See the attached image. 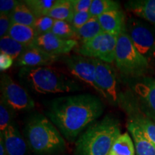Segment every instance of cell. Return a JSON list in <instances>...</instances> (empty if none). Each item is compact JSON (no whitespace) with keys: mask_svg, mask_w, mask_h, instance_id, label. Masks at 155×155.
Here are the masks:
<instances>
[{"mask_svg":"<svg viewBox=\"0 0 155 155\" xmlns=\"http://www.w3.org/2000/svg\"><path fill=\"white\" fill-rule=\"evenodd\" d=\"M104 110L98 97L85 94L55 98L46 114L61 134L72 142L102 115Z\"/></svg>","mask_w":155,"mask_h":155,"instance_id":"cell-1","label":"cell"},{"mask_svg":"<svg viewBox=\"0 0 155 155\" xmlns=\"http://www.w3.org/2000/svg\"><path fill=\"white\" fill-rule=\"evenodd\" d=\"M121 135L117 119L106 116L87 128L75 143L76 155H108L113 144Z\"/></svg>","mask_w":155,"mask_h":155,"instance_id":"cell-2","label":"cell"},{"mask_svg":"<svg viewBox=\"0 0 155 155\" xmlns=\"http://www.w3.org/2000/svg\"><path fill=\"white\" fill-rule=\"evenodd\" d=\"M24 135L28 147L37 155H54L65 148L61 131L49 119L42 115L29 119Z\"/></svg>","mask_w":155,"mask_h":155,"instance_id":"cell-3","label":"cell"},{"mask_svg":"<svg viewBox=\"0 0 155 155\" xmlns=\"http://www.w3.org/2000/svg\"><path fill=\"white\" fill-rule=\"evenodd\" d=\"M19 77L33 91L41 94L75 92L80 88L73 80L50 66L22 68Z\"/></svg>","mask_w":155,"mask_h":155,"instance_id":"cell-4","label":"cell"},{"mask_svg":"<svg viewBox=\"0 0 155 155\" xmlns=\"http://www.w3.org/2000/svg\"><path fill=\"white\" fill-rule=\"evenodd\" d=\"M114 63L120 74L126 79L145 77L149 71L148 59L133 45L126 28L118 36Z\"/></svg>","mask_w":155,"mask_h":155,"instance_id":"cell-5","label":"cell"},{"mask_svg":"<svg viewBox=\"0 0 155 155\" xmlns=\"http://www.w3.org/2000/svg\"><path fill=\"white\" fill-rule=\"evenodd\" d=\"M1 101L14 111H25L34 108L35 102L24 88L5 73L1 75Z\"/></svg>","mask_w":155,"mask_h":155,"instance_id":"cell-6","label":"cell"},{"mask_svg":"<svg viewBox=\"0 0 155 155\" xmlns=\"http://www.w3.org/2000/svg\"><path fill=\"white\" fill-rule=\"evenodd\" d=\"M96 65L95 81L99 94L110 104L116 105L119 101L118 81L116 71L110 64L94 59Z\"/></svg>","mask_w":155,"mask_h":155,"instance_id":"cell-7","label":"cell"},{"mask_svg":"<svg viewBox=\"0 0 155 155\" xmlns=\"http://www.w3.org/2000/svg\"><path fill=\"white\" fill-rule=\"evenodd\" d=\"M131 81L132 99L140 111L155 122V80L142 77Z\"/></svg>","mask_w":155,"mask_h":155,"instance_id":"cell-8","label":"cell"},{"mask_svg":"<svg viewBox=\"0 0 155 155\" xmlns=\"http://www.w3.org/2000/svg\"><path fill=\"white\" fill-rule=\"evenodd\" d=\"M126 30L136 49L148 59L155 50V38L152 32L146 25L134 18H130L126 23Z\"/></svg>","mask_w":155,"mask_h":155,"instance_id":"cell-9","label":"cell"},{"mask_svg":"<svg viewBox=\"0 0 155 155\" xmlns=\"http://www.w3.org/2000/svg\"><path fill=\"white\" fill-rule=\"evenodd\" d=\"M64 61L71 74L82 82L86 83L99 94L95 81L96 65L94 58L73 55L65 58Z\"/></svg>","mask_w":155,"mask_h":155,"instance_id":"cell-10","label":"cell"},{"mask_svg":"<svg viewBox=\"0 0 155 155\" xmlns=\"http://www.w3.org/2000/svg\"><path fill=\"white\" fill-rule=\"evenodd\" d=\"M75 40H63L52 32L37 37L30 47L38 48L49 55L57 56L65 55L78 46Z\"/></svg>","mask_w":155,"mask_h":155,"instance_id":"cell-11","label":"cell"},{"mask_svg":"<svg viewBox=\"0 0 155 155\" xmlns=\"http://www.w3.org/2000/svg\"><path fill=\"white\" fill-rule=\"evenodd\" d=\"M123 106L129 115L130 121L140 127L145 137L155 145V122L140 111L132 98H122Z\"/></svg>","mask_w":155,"mask_h":155,"instance_id":"cell-12","label":"cell"},{"mask_svg":"<svg viewBox=\"0 0 155 155\" xmlns=\"http://www.w3.org/2000/svg\"><path fill=\"white\" fill-rule=\"evenodd\" d=\"M58 57L45 53L33 47H28L17 59V65L22 68L49 66L57 61Z\"/></svg>","mask_w":155,"mask_h":155,"instance_id":"cell-13","label":"cell"},{"mask_svg":"<svg viewBox=\"0 0 155 155\" xmlns=\"http://www.w3.org/2000/svg\"><path fill=\"white\" fill-rule=\"evenodd\" d=\"M2 133L8 155H27L28 144L15 124H12Z\"/></svg>","mask_w":155,"mask_h":155,"instance_id":"cell-14","label":"cell"},{"mask_svg":"<svg viewBox=\"0 0 155 155\" xmlns=\"http://www.w3.org/2000/svg\"><path fill=\"white\" fill-rule=\"evenodd\" d=\"M97 18L106 33L119 35L126 28L125 15L121 9L108 12Z\"/></svg>","mask_w":155,"mask_h":155,"instance_id":"cell-15","label":"cell"},{"mask_svg":"<svg viewBox=\"0 0 155 155\" xmlns=\"http://www.w3.org/2000/svg\"><path fill=\"white\" fill-rule=\"evenodd\" d=\"M127 129L132 137L136 155H155V145L145 137L137 124L129 121Z\"/></svg>","mask_w":155,"mask_h":155,"instance_id":"cell-16","label":"cell"},{"mask_svg":"<svg viewBox=\"0 0 155 155\" xmlns=\"http://www.w3.org/2000/svg\"><path fill=\"white\" fill-rule=\"evenodd\" d=\"M125 7L136 16L144 19L155 26V0L129 1Z\"/></svg>","mask_w":155,"mask_h":155,"instance_id":"cell-17","label":"cell"},{"mask_svg":"<svg viewBox=\"0 0 155 155\" xmlns=\"http://www.w3.org/2000/svg\"><path fill=\"white\" fill-rule=\"evenodd\" d=\"M7 35L27 48L30 47L37 38L35 31L32 27L14 23L12 24Z\"/></svg>","mask_w":155,"mask_h":155,"instance_id":"cell-18","label":"cell"},{"mask_svg":"<svg viewBox=\"0 0 155 155\" xmlns=\"http://www.w3.org/2000/svg\"><path fill=\"white\" fill-rule=\"evenodd\" d=\"M118 36L119 35L104 32L98 60L108 64L114 63L115 61Z\"/></svg>","mask_w":155,"mask_h":155,"instance_id":"cell-19","label":"cell"},{"mask_svg":"<svg viewBox=\"0 0 155 155\" xmlns=\"http://www.w3.org/2000/svg\"><path fill=\"white\" fill-rule=\"evenodd\" d=\"M74 13L72 0H57L47 16L55 20L66 21L71 23Z\"/></svg>","mask_w":155,"mask_h":155,"instance_id":"cell-20","label":"cell"},{"mask_svg":"<svg viewBox=\"0 0 155 155\" xmlns=\"http://www.w3.org/2000/svg\"><path fill=\"white\" fill-rule=\"evenodd\" d=\"M104 32L98 18L91 17L88 22L83 25L81 28L75 30L76 40H80L81 43H83Z\"/></svg>","mask_w":155,"mask_h":155,"instance_id":"cell-21","label":"cell"},{"mask_svg":"<svg viewBox=\"0 0 155 155\" xmlns=\"http://www.w3.org/2000/svg\"><path fill=\"white\" fill-rule=\"evenodd\" d=\"M12 22L14 24L33 27L37 17L24 2H19L11 14Z\"/></svg>","mask_w":155,"mask_h":155,"instance_id":"cell-22","label":"cell"},{"mask_svg":"<svg viewBox=\"0 0 155 155\" xmlns=\"http://www.w3.org/2000/svg\"><path fill=\"white\" fill-rule=\"evenodd\" d=\"M108 155H135L133 139L129 134L125 132L118 137Z\"/></svg>","mask_w":155,"mask_h":155,"instance_id":"cell-23","label":"cell"},{"mask_svg":"<svg viewBox=\"0 0 155 155\" xmlns=\"http://www.w3.org/2000/svg\"><path fill=\"white\" fill-rule=\"evenodd\" d=\"M27 49L23 45L15 41L9 35H6L0 39V51L1 53H5L13 58L17 59L22 55L23 52Z\"/></svg>","mask_w":155,"mask_h":155,"instance_id":"cell-24","label":"cell"},{"mask_svg":"<svg viewBox=\"0 0 155 155\" xmlns=\"http://www.w3.org/2000/svg\"><path fill=\"white\" fill-rule=\"evenodd\" d=\"M120 4L112 0H92L89 12L92 17H98L108 12L120 9Z\"/></svg>","mask_w":155,"mask_h":155,"instance_id":"cell-25","label":"cell"},{"mask_svg":"<svg viewBox=\"0 0 155 155\" xmlns=\"http://www.w3.org/2000/svg\"><path fill=\"white\" fill-rule=\"evenodd\" d=\"M57 0H26L24 1L34 15L38 17L47 16L48 13L55 5Z\"/></svg>","mask_w":155,"mask_h":155,"instance_id":"cell-26","label":"cell"},{"mask_svg":"<svg viewBox=\"0 0 155 155\" xmlns=\"http://www.w3.org/2000/svg\"><path fill=\"white\" fill-rule=\"evenodd\" d=\"M51 32L63 40H76L75 30L71 23L66 21L55 20Z\"/></svg>","mask_w":155,"mask_h":155,"instance_id":"cell-27","label":"cell"},{"mask_svg":"<svg viewBox=\"0 0 155 155\" xmlns=\"http://www.w3.org/2000/svg\"><path fill=\"white\" fill-rule=\"evenodd\" d=\"M55 22V19L48 16L37 18L36 22L33 25V27H32L35 31L37 37L51 32Z\"/></svg>","mask_w":155,"mask_h":155,"instance_id":"cell-28","label":"cell"},{"mask_svg":"<svg viewBox=\"0 0 155 155\" xmlns=\"http://www.w3.org/2000/svg\"><path fill=\"white\" fill-rule=\"evenodd\" d=\"M14 110L9 108L2 101L0 102V132L4 131L12 124V119L13 117Z\"/></svg>","mask_w":155,"mask_h":155,"instance_id":"cell-29","label":"cell"},{"mask_svg":"<svg viewBox=\"0 0 155 155\" xmlns=\"http://www.w3.org/2000/svg\"><path fill=\"white\" fill-rule=\"evenodd\" d=\"M91 17L89 11L78 12H75L73 15L71 24L75 30H77L81 28L86 22H88Z\"/></svg>","mask_w":155,"mask_h":155,"instance_id":"cell-30","label":"cell"},{"mask_svg":"<svg viewBox=\"0 0 155 155\" xmlns=\"http://www.w3.org/2000/svg\"><path fill=\"white\" fill-rule=\"evenodd\" d=\"M19 3L15 0H1L0 1V14L11 16V14Z\"/></svg>","mask_w":155,"mask_h":155,"instance_id":"cell-31","label":"cell"},{"mask_svg":"<svg viewBox=\"0 0 155 155\" xmlns=\"http://www.w3.org/2000/svg\"><path fill=\"white\" fill-rule=\"evenodd\" d=\"M12 24L11 17L9 15L0 14V37L3 38L8 35Z\"/></svg>","mask_w":155,"mask_h":155,"instance_id":"cell-32","label":"cell"},{"mask_svg":"<svg viewBox=\"0 0 155 155\" xmlns=\"http://www.w3.org/2000/svg\"><path fill=\"white\" fill-rule=\"evenodd\" d=\"M75 12L89 11L92 4V0H72Z\"/></svg>","mask_w":155,"mask_h":155,"instance_id":"cell-33","label":"cell"},{"mask_svg":"<svg viewBox=\"0 0 155 155\" xmlns=\"http://www.w3.org/2000/svg\"><path fill=\"white\" fill-rule=\"evenodd\" d=\"M12 58L5 53H0V71L2 72L9 69L13 64Z\"/></svg>","mask_w":155,"mask_h":155,"instance_id":"cell-34","label":"cell"},{"mask_svg":"<svg viewBox=\"0 0 155 155\" xmlns=\"http://www.w3.org/2000/svg\"><path fill=\"white\" fill-rule=\"evenodd\" d=\"M0 155H8L7 150H6L2 133H0Z\"/></svg>","mask_w":155,"mask_h":155,"instance_id":"cell-35","label":"cell"}]
</instances>
